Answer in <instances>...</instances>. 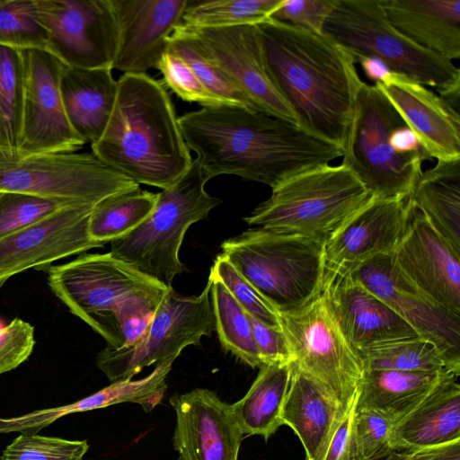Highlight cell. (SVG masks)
Instances as JSON below:
<instances>
[{"label": "cell", "instance_id": "1", "mask_svg": "<svg viewBox=\"0 0 460 460\" xmlns=\"http://www.w3.org/2000/svg\"><path fill=\"white\" fill-rule=\"evenodd\" d=\"M178 122L208 180L233 174L272 190L343 155L341 146L295 122L240 105L203 107L179 117Z\"/></svg>", "mask_w": 460, "mask_h": 460}, {"label": "cell", "instance_id": "2", "mask_svg": "<svg viewBox=\"0 0 460 460\" xmlns=\"http://www.w3.org/2000/svg\"><path fill=\"white\" fill-rule=\"evenodd\" d=\"M256 26L268 72L297 124L343 148L363 82L352 55L323 33L272 19Z\"/></svg>", "mask_w": 460, "mask_h": 460}, {"label": "cell", "instance_id": "3", "mask_svg": "<svg viewBox=\"0 0 460 460\" xmlns=\"http://www.w3.org/2000/svg\"><path fill=\"white\" fill-rule=\"evenodd\" d=\"M93 154L137 184L162 190L178 181L193 160L171 97L147 74H123L116 102Z\"/></svg>", "mask_w": 460, "mask_h": 460}, {"label": "cell", "instance_id": "4", "mask_svg": "<svg viewBox=\"0 0 460 460\" xmlns=\"http://www.w3.org/2000/svg\"><path fill=\"white\" fill-rule=\"evenodd\" d=\"M52 293L69 311L120 349L145 332L168 288L106 253L47 268Z\"/></svg>", "mask_w": 460, "mask_h": 460}, {"label": "cell", "instance_id": "5", "mask_svg": "<svg viewBox=\"0 0 460 460\" xmlns=\"http://www.w3.org/2000/svg\"><path fill=\"white\" fill-rule=\"evenodd\" d=\"M325 243L262 227L221 244V254L280 313L297 310L323 291Z\"/></svg>", "mask_w": 460, "mask_h": 460}, {"label": "cell", "instance_id": "6", "mask_svg": "<svg viewBox=\"0 0 460 460\" xmlns=\"http://www.w3.org/2000/svg\"><path fill=\"white\" fill-rule=\"evenodd\" d=\"M371 195L343 164L322 165L280 183L243 220L250 226L326 241Z\"/></svg>", "mask_w": 460, "mask_h": 460}, {"label": "cell", "instance_id": "7", "mask_svg": "<svg viewBox=\"0 0 460 460\" xmlns=\"http://www.w3.org/2000/svg\"><path fill=\"white\" fill-rule=\"evenodd\" d=\"M209 180L197 160L173 184L156 193L152 213L137 228L111 243L110 252L169 287L184 270L179 252L186 231L221 203L205 190Z\"/></svg>", "mask_w": 460, "mask_h": 460}, {"label": "cell", "instance_id": "8", "mask_svg": "<svg viewBox=\"0 0 460 460\" xmlns=\"http://www.w3.org/2000/svg\"><path fill=\"white\" fill-rule=\"evenodd\" d=\"M323 33L350 54L376 58L393 73L432 87L438 94L460 87L459 68L398 31L380 0H336Z\"/></svg>", "mask_w": 460, "mask_h": 460}, {"label": "cell", "instance_id": "9", "mask_svg": "<svg viewBox=\"0 0 460 460\" xmlns=\"http://www.w3.org/2000/svg\"><path fill=\"white\" fill-rule=\"evenodd\" d=\"M405 123L376 84L362 82L343 146L342 162L375 199L409 197L427 159L402 155L392 146L394 128Z\"/></svg>", "mask_w": 460, "mask_h": 460}, {"label": "cell", "instance_id": "10", "mask_svg": "<svg viewBox=\"0 0 460 460\" xmlns=\"http://www.w3.org/2000/svg\"><path fill=\"white\" fill-rule=\"evenodd\" d=\"M138 186L93 153L21 155L0 147V191L95 205Z\"/></svg>", "mask_w": 460, "mask_h": 460}, {"label": "cell", "instance_id": "11", "mask_svg": "<svg viewBox=\"0 0 460 460\" xmlns=\"http://www.w3.org/2000/svg\"><path fill=\"white\" fill-rule=\"evenodd\" d=\"M279 314L291 363L349 409L358 393L364 367L343 336L323 293L305 306Z\"/></svg>", "mask_w": 460, "mask_h": 460}, {"label": "cell", "instance_id": "12", "mask_svg": "<svg viewBox=\"0 0 460 460\" xmlns=\"http://www.w3.org/2000/svg\"><path fill=\"white\" fill-rule=\"evenodd\" d=\"M214 331L210 282L198 296H183L170 286L143 334L123 349H102L96 366L112 383L129 380L146 367L173 362Z\"/></svg>", "mask_w": 460, "mask_h": 460}, {"label": "cell", "instance_id": "13", "mask_svg": "<svg viewBox=\"0 0 460 460\" xmlns=\"http://www.w3.org/2000/svg\"><path fill=\"white\" fill-rule=\"evenodd\" d=\"M48 51L69 67L111 68L118 28L110 0H34Z\"/></svg>", "mask_w": 460, "mask_h": 460}, {"label": "cell", "instance_id": "14", "mask_svg": "<svg viewBox=\"0 0 460 460\" xmlns=\"http://www.w3.org/2000/svg\"><path fill=\"white\" fill-rule=\"evenodd\" d=\"M348 272L431 341L446 369L459 376L460 317L430 302L398 268L393 252L375 255Z\"/></svg>", "mask_w": 460, "mask_h": 460}, {"label": "cell", "instance_id": "15", "mask_svg": "<svg viewBox=\"0 0 460 460\" xmlns=\"http://www.w3.org/2000/svg\"><path fill=\"white\" fill-rule=\"evenodd\" d=\"M23 64L19 155L75 153L86 144L72 128L62 102L65 65L49 51L21 50Z\"/></svg>", "mask_w": 460, "mask_h": 460}, {"label": "cell", "instance_id": "16", "mask_svg": "<svg viewBox=\"0 0 460 460\" xmlns=\"http://www.w3.org/2000/svg\"><path fill=\"white\" fill-rule=\"evenodd\" d=\"M181 26L195 39L206 57L245 95L253 109L297 124L294 111L268 72L256 25Z\"/></svg>", "mask_w": 460, "mask_h": 460}, {"label": "cell", "instance_id": "17", "mask_svg": "<svg viewBox=\"0 0 460 460\" xmlns=\"http://www.w3.org/2000/svg\"><path fill=\"white\" fill-rule=\"evenodd\" d=\"M95 205H66L38 222L0 239V288L30 269L49 267L58 260L102 247L88 234Z\"/></svg>", "mask_w": 460, "mask_h": 460}, {"label": "cell", "instance_id": "18", "mask_svg": "<svg viewBox=\"0 0 460 460\" xmlns=\"http://www.w3.org/2000/svg\"><path fill=\"white\" fill-rule=\"evenodd\" d=\"M393 255L402 272L430 302L460 317V252L411 200L404 233Z\"/></svg>", "mask_w": 460, "mask_h": 460}, {"label": "cell", "instance_id": "19", "mask_svg": "<svg viewBox=\"0 0 460 460\" xmlns=\"http://www.w3.org/2000/svg\"><path fill=\"white\" fill-rule=\"evenodd\" d=\"M322 293L347 342L358 357L367 350L420 336L349 272L325 269Z\"/></svg>", "mask_w": 460, "mask_h": 460}, {"label": "cell", "instance_id": "20", "mask_svg": "<svg viewBox=\"0 0 460 460\" xmlns=\"http://www.w3.org/2000/svg\"><path fill=\"white\" fill-rule=\"evenodd\" d=\"M170 403L176 413L172 441L179 460H238L243 433L232 404L205 388L175 394Z\"/></svg>", "mask_w": 460, "mask_h": 460}, {"label": "cell", "instance_id": "21", "mask_svg": "<svg viewBox=\"0 0 460 460\" xmlns=\"http://www.w3.org/2000/svg\"><path fill=\"white\" fill-rule=\"evenodd\" d=\"M118 28L112 69L142 75L157 69L169 39L182 24L188 0H110Z\"/></svg>", "mask_w": 460, "mask_h": 460}, {"label": "cell", "instance_id": "22", "mask_svg": "<svg viewBox=\"0 0 460 460\" xmlns=\"http://www.w3.org/2000/svg\"><path fill=\"white\" fill-rule=\"evenodd\" d=\"M409 197L371 198L324 244L325 269L347 272L381 253L394 251L405 230Z\"/></svg>", "mask_w": 460, "mask_h": 460}, {"label": "cell", "instance_id": "23", "mask_svg": "<svg viewBox=\"0 0 460 460\" xmlns=\"http://www.w3.org/2000/svg\"><path fill=\"white\" fill-rule=\"evenodd\" d=\"M374 84L414 132L431 159H460V113L438 94L394 73Z\"/></svg>", "mask_w": 460, "mask_h": 460}, {"label": "cell", "instance_id": "24", "mask_svg": "<svg viewBox=\"0 0 460 460\" xmlns=\"http://www.w3.org/2000/svg\"><path fill=\"white\" fill-rule=\"evenodd\" d=\"M290 368L289 387L281 412L282 424L289 426L298 437L305 460H323L351 405L349 409L343 408L293 363Z\"/></svg>", "mask_w": 460, "mask_h": 460}, {"label": "cell", "instance_id": "25", "mask_svg": "<svg viewBox=\"0 0 460 460\" xmlns=\"http://www.w3.org/2000/svg\"><path fill=\"white\" fill-rule=\"evenodd\" d=\"M389 22L418 46L460 58V0H380Z\"/></svg>", "mask_w": 460, "mask_h": 460}, {"label": "cell", "instance_id": "26", "mask_svg": "<svg viewBox=\"0 0 460 460\" xmlns=\"http://www.w3.org/2000/svg\"><path fill=\"white\" fill-rule=\"evenodd\" d=\"M447 372L409 413L394 423V450L434 447L460 440V385Z\"/></svg>", "mask_w": 460, "mask_h": 460}, {"label": "cell", "instance_id": "27", "mask_svg": "<svg viewBox=\"0 0 460 460\" xmlns=\"http://www.w3.org/2000/svg\"><path fill=\"white\" fill-rule=\"evenodd\" d=\"M111 70L64 66L60 78L64 109L72 128L85 143L101 138L113 111L118 81Z\"/></svg>", "mask_w": 460, "mask_h": 460}, {"label": "cell", "instance_id": "28", "mask_svg": "<svg viewBox=\"0 0 460 460\" xmlns=\"http://www.w3.org/2000/svg\"><path fill=\"white\" fill-rule=\"evenodd\" d=\"M447 372L364 370L357 410L376 412L395 423L413 410Z\"/></svg>", "mask_w": 460, "mask_h": 460}, {"label": "cell", "instance_id": "29", "mask_svg": "<svg viewBox=\"0 0 460 460\" xmlns=\"http://www.w3.org/2000/svg\"><path fill=\"white\" fill-rule=\"evenodd\" d=\"M410 198L430 226L460 252V159L438 160L421 172Z\"/></svg>", "mask_w": 460, "mask_h": 460}, {"label": "cell", "instance_id": "30", "mask_svg": "<svg viewBox=\"0 0 460 460\" xmlns=\"http://www.w3.org/2000/svg\"><path fill=\"white\" fill-rule=\"evenodd\" d=\"M245 395L232 404L243 435L267 440L283 425L281 412L288 391L290 364H263Z\"/></svg>", "mask_w": 460, "mask_h": 460}, {"label": "cell", "instance_id": "31", "mask_svg": "<svg viewBox=\"0 0 460 460\" xmlns=\"http://www.w3.org/2000/svg\"><path fill=\"white\" fill-rule=\"evenodd\" d=\"M157 194L139 186L104 198L93 208L88 234L104 246L120 239L137 228L152 213Z\"/></svg>", "mask_w": 460, "mask_h": 460}, {"label": "cell", "instance_id": "32", "mask_svg": "<svg viewBox=\"0 0 460 460\" xmlns=\"http://www.w3.org/2000/svg\"><path fill=\"white\" fill-rule=\"evenodd\" d=\"M215 327L222 347L252 367L262 366L247 314L223 282L209 273Z\"/></svg>", "mask_w": 460, "mask_h": 460}, {"label": "cell", "instance_id": "33", "mask_svg": "<svg viewBox=\"0 0 460 460\" xmlns=\"http://www.w3.org/2000/svg\"><path fill=\"white\" fill-rule=\"evenodd\" d=\"M281 0H188L182 25L217 28L256 25L270 18Z\"/></svg>", "mask_w": 460, "mask_h": 460}, {"label": "cell", "instance_id": "34", "mask_svg": "<svg viewBox=\"0 0 460 460\" xmlns=\"http://www.w3.org/2000/svg\"><path fill=\"white\" fill-rule=\"evenodd\" d=\"M23 64L19 49L0 46V147L19 155Z\"/></svg>", "mask_w": 460, "mask_h": 460}, {"label": "cell", "instance_id": "35", "mask_svg": "<svg viewBox=\"0 0 460 460\" xmlns=\"http://www.w3.org/2000/svg\"><path fill=\"white\" fill-rule=\"evenodd\" d=\"M364 370L433 373L446 369L436 346L422 337L393 342L359 354Z\"/></svg>", "mask_w": 460, "mask_h": 460}, {"label": "cell", "instance_id": "36", "mask_svg": "<svg viewBox=\"0 0 460 460\" xmlns=\"http://www.w3.org/2000/svg\"><path fill=\"white\" fill-rule=\"evenodd\" d=\"M168 50L182 58L214 95L228 104L253 109L245 95L206 57L195 39L181 25L170 37Z\"/></svg>", "mask_w": 460, "mask_h": 460}, {"label": "cell", "instance_id": "37", "mask_svg": "<svg viewBox=\"0 0 460 460\" xmlns=\"http://www.w3.org/2000/svg\"><path fill=\"white\" fill-rule=\"evenodd\" d=\"M0 46L48 51L47 34L34 0H0Z\"/></svg>", "mask_w": 460, "mask_h": 460}, {"label": "cell", "instance_id": "38", "mask_svg": "<svg viewBox=\"0 0 460 460\" xmlns=\"http://www.w3.org/2000/svg\"><path fill=\"white\" fill-rule=\"evenodd\" d=\"M394 422L376 412L357 410L353 419L349 460H382L394 448L391 437Z\"/></svg>", "mask_w": 460, "mask_h": 460}, {"label": "cell", "instance_id": "39", "mask_svg": "<svg viewBox=\"0 0 460 460\" xmlns=\"http://www.w3.org/2000/svg\"><path fill=\"white\" fill-rule=\"evenodd\" d=\"M210 272L223 282L247 314L268 327L282 331L279 310L244 279L221 253L217 256Z\"/></svg>", "mask_w": 460, "mask_h": 460}, {"label": "cell", "instance_id": "40", "mask_svg": "<svg viewBox=\"0 0 460 460\" xmlns=\"http://www.w3.org/2000/svg\"><path fill=\"white\" fill-rule=\"evenodd\" d=\"M88 449L87 440L21 434L5 447L0 460H82Z\"/></svg>", "mask_w": 460, "mask_h": 460}, {"label": "cell", "instance_id": "41", "mask_svg": "<svg viewBox=\"0 0 460 460\" xmlns=\"http://www.w3.org/2000/svg\"><path fill=\"white\" fill-rule=\"evenodd\" d=\"M66 205L70 204L31 194L0 191V239L38 222Z\"/></svg>", "mask_w": 460, "mask_h": 460}, {"label": "cell", "instance_id": "42", "mask_svg": "<svg viewBox=\"0 0 460 460\" xmlns=\"http://www.w3.org/2000/svg\"><path fill=\"white\" fill-rule=\"evenodd\" d=\"M166 85L185 102L203 107L228 104L210 93L188 64L175 53L167 50L158 67Z\"/></svg>", "mask_w": 460, "mask_h": 460}, {"label": "cell", "instance_id": "43", "mask_svg": "<svg viewBox=\"0 0 460 460\" xmlns=\"http://www.w3.org/2000/svg\"><path fill=\"white\" fill-rule=\"evenodd\" d=\"M336 0H281L269 19L323 34Z\"/></svg>", "mask_w": 460, "mask_h": 460}, {"label": "cell", "instance_id": "44", "mask_svg": "<svg viewBox=\"0 0 460 460\" xmlns=\"http://www.w3.org/2000/svg\"><path fill=\"white\" fill-rule=\"evenodd\" d=\"M35 344L34 328L24 320L14 318L0 329V375L26 361Z\"/></svg>", "mask_w": 460, "mask_h": 460}, {"label": "cell", "instance_id": "45", "mask_svg": "<svg viewBox=\"0 0 460 460\" xmlns=\"http://www.w3.org/2000/svg\"><path fill=\"white\" fill-rule=\"evenodd\" d=\"M252 336L263 364H290L292 355L282 331L268 327L250 316Z\"/></svg>", "mask_w": 460, "mask_h": 460}, {"label": "cell", "instance_id": "46", "mask_svg": "<svg viewBox=\"0 0 460 460\" xmlns=\"http://www.w3.org/2000/svg\"><path fill=\"white\" fill-rule=\"evenodd\" d=\"M382 460H460V440L434 447L394 450Z\"/></svg>", "mask_w": 460, "mask_h": 460}, {"label": "cell", "instance_id": "47", "mask_svg": "<svg viewBox=\"0 0 460 460\" xmlns=\"http://www.w3.org/2000/svg\"><path fill=\"white\" fill-rule=\"evenodd\" d=\"M358 393L338 427L323 460H349L350 436Z\"/></svg>", "mask_w": 460, "mask_h": 460}, {"label": "cell", "instance_id": "48", "mask_svg": "<svg viewBox=\"0 0 460 460\" xmlns=\"http://www.w3.org/2000/svg\"><path fill=\"white\" fill-rule=\"evenodd\" d=\"M352 57L356 63H359L367 79L374 84L385 80L393 73L382 60L376 58L357 54Z\"/></svg>", "mask_w": 460, "mask_h": 460}]
</instances>
